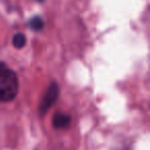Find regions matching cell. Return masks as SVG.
<instances>
[{"instance_id": "6", "label": "cell", "mask_w": 150, "mask_h": 150, "mask_svg": "<svg viewBox=\"0 0 150 150\" xmlns=\"http://www.w3.org/2000/svg\"><path fill=\"white\" fill-rule=\"evenodd\" d=\"M36 1H39V2H42V1H43V0H36Z\"/></svg>"}, {"instance_id": "2", "label": "cell", "mask_w": 150, "mask_h": 150, "mask_svg": "<svg viewBox=\"0 0 150 150\" xmlns=\"http://www.w3.org/2000/svg\"><path fill=\"white\" fill-rule=\"evenodd\" d=\"M59 94H60V88H59V86L57 82H50V86H48L47 91L44 94L43 98L41 100V103H40L39 106V111L40 114L44 115L46 112L48 111V109L57 102L59 98Z\"/></svg>"}, {"instance_id": "4", "label": "cell", "mask_w": 150, "mask_h": 150, "mask_svg": "<svg viewBox=\"0 0 150 150\" xmlns=\"http://www.w3.org/2000/svg\"><path fill=\"white\" fill-rule=\"evenodd\" d=\"M27 24H28V27L31 30H33V31H41L44 27L43 20H42V18L39 17V16H34V17H32L31 19L27 22Z\"/></svg>"}, {"instance_id": "1", "label": "cell", "mask_w": 150, "mask_h": 150, "mask_svg": "<svg viewBox=\"0 0 150 150\" xmlns=\"http://www.w3.org/2000/svg\"><path fill=\"white\" fill-rule=\"evenodd\" d=\"M19 93V78L13 69L0 62V102H11Z\"/></svg>"}, {"instance_id": "5", "label": "cell", "mask_w": 150, "mask_h": 150, "mask_svg": "<svg viewBox=\"0 0 150 150\" xmlns=\"http://www.w3.org/2000/svg\"><path fill=\"white\" fill-rule=\"evenodd\" d=\"M13 44L18 50L23 48L26 45V36L23 33H17L13 38Z\"/></svg>"}, {"instance_id": "7", "label": "cell", "mask_w": 150, "mask_h": 150, "mask_svg": "<svg viewBox=\"0 0 150 150\" xmlns=\"http://www.w3.org/2000/svg\"><path fill=\"white\" fill-rule=\"evenodd\" d=\"M125 150H129V149H125Z\"/></svg>"}, {"instance_id": "3", "label": "cell", "mask_w": 150, "mask_h": 150, "mask_svg": "<svg viewBox=\"0 0 150 150\" xmlns=\"http://www.w3.org/2000/svg\"><path fill=\"white\" fill-rule=\"evenodd\" d=\"M71 116L65 113H56L54 116L52 117V125L54 129H64L69 127L71 125Z\"/></svg>"}]
</instances>
